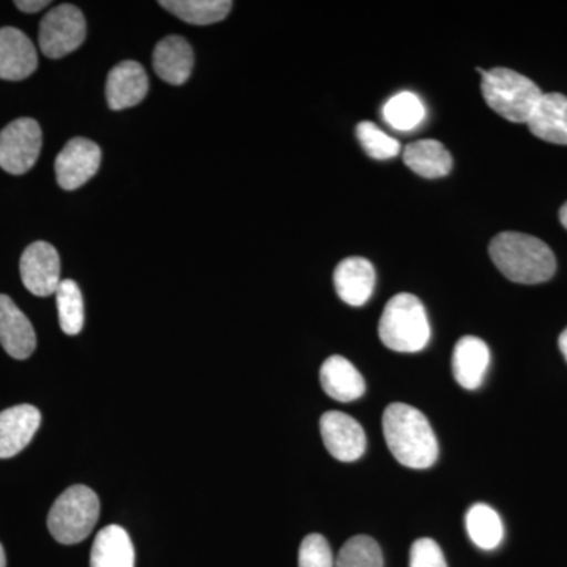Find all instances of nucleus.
I'll return each mask as SVG.
<instances>
[{"label": "nucleus", "instance_id": "1", "mask_svg": "<svg viewBox=\"0 0 567 567\" xmlns=\"http://www.w3.org/2000/svg\"><path fill=\"white\" fill-rule=\"evenodd\" d=\"M383 435L399 464L424 470L439 458V442L427 417L415 406L395 402L383 413Z\"/></svg>", "mask_w": 567, "mask_h": 567}, {"label": "nucleus", "instance_id": "2", "mask_svg": "<svg viewBox=\"0 0 567 567\" xmlns=\"http://www.w3.org/2000/svg\"><path fill=\"white\" fill-rule=\"evenodd\" d=\"M488 254L502 275L517 284L546 282L557 270L554 251L528 234H498L491 241Z\"/></svg>", "mask_w": 567, "mask_h": 567}, {"label": "nucleus", "instance_id": "3", "mask_svg": "<svg viewBox=\"0 0 567 567\" xmlns=\"http://www.w3.org/2000/svg\"><path fill=\"white\" fill-rule=\"evenodd\" d=\"M481 91L492 111L513 123H528L544 93L535 82L509 69H477Z\"/></svg>", "mask_w": 567, "mask_h": 567}, {"label": "nucleus", "instance_id": "4", "mask_svg": "<svg viewBox=\"0 0 567 567\" xmlns=\"http://www.w3.org/2000/svg\"><path fill=\"white\" fill-rule=\"evenodd\" d=\"M379 336L394 352H421L431 341V324L424 305L412 293H398L380 317Z\"/></svg>", "mask_w": 567, "mask_h": 567}, {"label": "nucleus", "instance_id": "5", "mask_svg": "<svg viewBox=\"0 0 567 567\" xmlns=\"http://www.w3.org/2000/svg\"><path fill=\"white\" fill-rule=\"evenodd\" d=\"M100 498L87 486H71L52 505L48 516V528L58 543L65 546L85 539L100 518Z\"/></svg>", "mask_w": 567, "mask_h": 567}, {"label": "nucleus", "instance_id": "6", "mask_svg": "<svg viewBox=\"0 0 567 567\" xmlns=\"http://www.w3.org/2000/svg\"><path fill=\"white\" fill-rule=\"evenodd\" d=\"M87 24L84 14L71 3L48 11L40 22L39 44L47 58L62 59L84 43Z\"/></svg>", "mask_w": 567, "mask_h": 567}, {"label": "nucleus", "instance_id": "7", "mask_svg": "<svg viewBox=\"0 0 567 567\" xmlns=\"http://www.w3.org/2000/svg\"><path fill=\"white\" fill-rule=\"evenodd\" d=\"M43 144L39 122L18 118L0 132V167L6 173L21 175L35 166Z\"/></svg>", "mask_w": 567, "mask_h": 567}, {"label": "nucleus", "instance_id": "8", "mask_svg": "<svg viewBox=\"0 0 567 567\" xmlns=\"http://www.w3.org/2000/svg\"><path fill=\"white\" fill-rule=\"evenodd\" d=\"M20 271L22 284L35 297H50L61 286V257L54 246L35 241L22 252Z\"/></svg>", "mask_w": 567, "mask_h": 567}, {"label": "nucleus", "instance_id": "9", "mask_svg": "<svg viewBox=\"0 0 567 567\" xmlns=\"http://www.w3.org/2000/svg\"><path fill=\"white\" fill-rule=\"evenodd\" d=\"M102 164V151L99 145L85 137H74L55 158V177L61 188L66 192L81 188L93 175L99 173Z\"/></svg>", "mask_w": 567, "mask_h": 567}, {"label": "nucleus", "instance_id": "10", "mask_svg": "<svg viewBox=\"0 0 567 567\" xmlns=\"http://www.w3.org/2000/svg\"><path fill=\"white\" fill-rule=\"evenodd\" d=\"M320 434L328 453L341 462H354L365 451L364 429L342 412H327L320 417Z\"/></svg>", "mask_w": 567, "mask_h": 567}, {"label": "nucleus", "instance_id": "11", "mask_svg": "<svg viewBox=\"0 0 567 567\" xmlns=\"http://www.w3.org/2000/svg\"><path fill=\"white\" fill-rule=\"evenodd\" d=\"M37 66L39 58L31 39L20 29H0V80H25Z\"/></svg>", "mask_w": 567, "mask_h": 567}, {"label": "nucleus", "instance_id": "12", "mask_svg": "<svg viewBox=\"0 0 567 567\" xmlns=\"http://www.w3.org/2000/svg\"><path fill=\"white\" fill-rule=\"evenodd\" d=\"M0 344L14 360H25L37 347L31 320L7 295H0Z\"/></svg>", "mask_w": 567, "mask_h": 567}, {"label": "nucleus", "instance_id": "13", "mask_svg": "<svg viewBox=\"0 0 567 567\" xmlns=\"http://www.w3.org/2000/svg\"><path fill=\"white\" fill-rule=\"evenodd\" d=\"M375 268L364 257H347L334 270V287L339 298L360 308L371 300L375 289Z\"/></svg>", "mask_w": 567, "mask_h": 567}, {"label": "nucleus", "instance_id": "14", "mask_svg": "<svg viewBox=\"0 0 567 567\" xmlns=\"http://www.w3.org/2000/svg\"><path fill=\"white\" fill-rule=\"evenodd\" d=\"M147 92L148 78L141 63L121 62L107 74L106 100L111 110L122 111L136 106Z\"/></svg>", "mask_w": 567, "mask_h": 567}, {"label": "nucleus", "instance_id": "15", "mask_svg": "<svg viewBox=\"0 0 567 567\" xmlns=\"http://www.w3.org/2000/svg\"><path fill=\"white\" fill-rule=\"evenodd\" d=\"M41 415L33 405H17L0 413V458L20 454L39 431Z\"/></svg>", "mask_w": 567, "mask_h": 567}, {"label": "nucleus", "instance_id": "16", "mask_svg": "<svg viewBox=\"0 0 567 567\" xmlns=\"http://www.w3.org/2000/svg\"><path fill=\"white\" fill-rule=\"evenodd\" d=\"M491 364V350L483 339L464 336L458 339L453 352V374L465 390H477L483 385L484 377Z\"/></svg>", "mask_w": 567, "mask_h": 567}, {"label": "nucleus", "instance_id": "17", "mask_svg": "<svg viewBox=\"0 0 567 567\" xmlns=\"http://www.w3.org/2000/svg\"><path fill=\"white\" fill-rule=\"evenodd\" d=\"M153 69L167 84L182 85L192 76L194 51L183 37L169 35L153 51Z\"/></svg>", "mask_w": 567, "mask_h": 567}, {"label": "nucleus", "instance_id": "18", "mask_svg": "<svg viewBox=\"0 0 567 567\" xmlns=\"http://www.w3.org/2000/svg\"><path fill=\"white\" fill-rule=\"evenodd\" d=\"M320 383L324 393L339 402H352L365 393L363 375L344 357L328 358L320 368Z\"/></svg>", "mask_w": 567, "mask_h": 567}, {"label": "nucleus", "instance_id": "19", "mask_svg": "<svg viewBox=\"0 0 567 567\" xmlns=\"http://www.w3.org/2000/svg\"><path fill=\"white\" fill-rule=\"evenodd\" d=\"M527 125L539 140L567 145V96L563 93H544Z\"/></svg>", "mask_w": 567, "mask_h": 567}, {"label": "nucleus", "instance_id": "20", "mask_svg": "<svg viewBox=\"0 0 567 567\" xmlns=\"http://www.w3.org/2000/svg\"><path fill=\"white\" fill-rule=\"evenodd\" d=\"M136 554L132 537L118 525H107L95 537L91 551V567H134Z\"/></svg>", "mask_w": 567, "mask_h": 567}, {"label": "nucleus", "instance_id": "21", "mask_svg": "<svg viewBox=\"0 0 567 567\" xmlns=\"http://www.w3.org/2000/svg\"><path fill=\"white\" fill-rule=\"evenodd\" d=\"M406 167L423 178H442L453 169V156L442 142L423 140L412 142L404 151Z\"/></svg>", "mask_w": 567, "mask_h": 567}, {"label": "nucleus", "instance_id": "22", "mask_svg": "<svg viewBox=\"0 0 567 567\" xmlns=\"http://www.w3.org/2000/svg\"><path fill=\"white\" fill-rule=\"evenodd\" d=\"M465 525L470 539L483 550H495L505 536V527H503L498 513L484 503H477L470 507Z\"/></svg>", "mask_w": 567, "mask_h": 567}, {"label": "nucleus", "instance_id": "23", "mask_svg": "<svg viewBox=\"0 0 567 567\" xmlns=\"http://www.w3.org/2000/svg\"><path fill=\"white\" fill-rule=\"evenodd\" d=\"M159 6L182 21L194 25L215 24L226 20L233 2L229 0H163Z\"/></svg>", "mask_w": 567, "mask_h": 567}, {"label": "nucleus", "instance_id": "24", "mask_svg": "<svg viewBox=\"0 0 567 567\" xmlns=\"http://www.w3.org/2000/svg\"><path fill=\"white\" fill-rule=\"evenodd\" d=\"M383 117L391 128L398 132H412L423 123L425 107L420 96L412 92H401L388 100L383 106Z\"/></svg>", "mask_w": 567, "mask_h": 567}, {"label": "nucleus", "instance_id": "25", "mask_svg": "<svg viewBox=\"0 0 567 567\" xmlns=\"http://www.w3.org/2000/svg\"><path fill=\"white\" fill-rule=\"evenodd\" d=\"M55 300H58L59 322L63 333L80 334L84 328V298H82L80 286L71 279H63L55 292Z\"/></svg>", "mask_w": 567, "mask_h": 567}, {"label": "nucleus", "instance_id": "26", "mask_svg": "<svg viewBox=\"0 0 567 567\" xmlns=\"http://www.w3.org/2000/svg\"><path fill=\"white\" fill-rule=\"evenodd\" d=\"M336 567H383L382 550L372 537H350L336 558Z\"/></svg>", "mask_w": 567, "mask_h": 567}, {"label": "nucleus", "instance_id": "27", "mask_svg": "<svg viewBox=\"0 0 567 567\" xmlns=\"http://www.w3.org/2000/svg\"><path fill=\"white\" fill-rule=\"evenodd\" d=\"M357 137L363 151L374 159L394 158L401 152L399 141L388 136L372 122L358 123Z\"/></svg>", "mask_w": 567, "mask_h": 567}, {"label": "nucleus", "instance_id": "28", "mask_svg": "<svg viewBox=\"0 0 567 567\" xmlns=\"http://www.w3.org/2000/svg\"><path fill=\"white\" fill-rule=\"evenodd\" d=\"M298 567H336L333 551L322 535L305 537L298 554Z\"/></svg>", "mask_w": 567, "mask_h": 567}, {"label": "nucleus", "instance_id": "29", "mask_svg": "<svg viewBox=\"0 0 567 567\" xmlns=\"http://www.w3.org/2000/svg\"><path fill=\"white\" fill-rule=\"evenodd\" d=\"M410 567H447L445 555L434 539L423 537L410 548Z\"/></svg>", "mask_w": 567, "mask_h": 567}, {"label": "nucleus", "instance_id": "30", "mask_svg": "<svg viewBox=\"0 0 567 567\" xmlns=\"http://www.w3.org/2000/svg\"><path fill=\"white\" fill-rule=\"evenodd\" d=\"M14 6L18 7L24 13H37V11L43 10L44 7L50 6L48 0H17Z\"/></svg>", "mask_w": 567, "mask_h": 567}, {"label": "nucleus", "instance_id": "31", "mask_svg": "<svg viewBox=\"0 0 567 567\" xmlns=\"http://www.w3.org/2000/svg\"><path fill=\"white\" fill-rule=\"evenodd\" d=\"M558 346L559 350H561L563 357H565L567 361V328L563 331L561 336H559Z\"/></svg>", "mask_w": 567, "mask_h": 567}, {"label": "nucleus", "instance_id": "32", "mask_svg": "<svg viewBox=\"0 0 567 567\" xmlns=\"http://www.w3.org/2000/svg\"><path fill=\"white\" fill-rule=\"evenodd\" d=\"M559 221H561L567 230V203L563 205L561 210H559Z\"/></svg>", "mask_w": 567, "mask_h": 567}, {"label": "nucleus", "instance_id": "33", "mask_svg": "<svg viewBox=\"0 0 567 567\" xmlns=\"http://www.w3.org/2000/svg\"><path fill=\"white\" fill-rule=\"evenodd\" d=\"M7 566L6 551H3L2 544H0V567Z\"/></svg>", "mask_w": 567, "mask_h": 567}]
</instances>
